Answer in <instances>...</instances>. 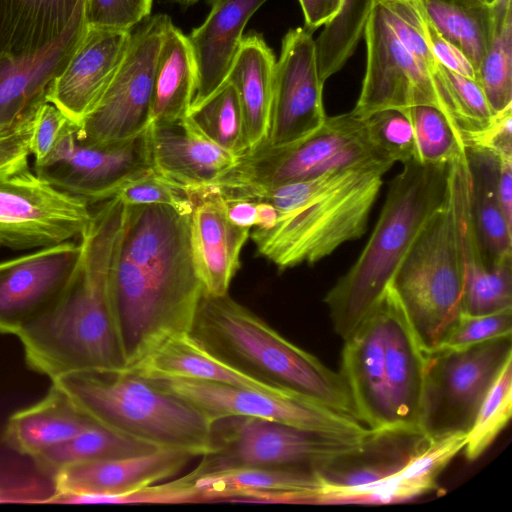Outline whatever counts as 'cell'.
Instances as JSON below:
<instances>
[{
  "label": "cell",
  "instance_id": "8fae6325",
  "mask_svg": "<svg viewBox=\"0 0 512 512\" xmlns=\"http://www.w3.org/2000/svg\"><path fill=\"white\" fill-rule=\"evenodd\" d=\"M511 336L426 353L419 421L426 438L469 432L487 392L512 358Z\"/></svg>",
  "mask_w": 512,
  "mask_h": 512
},
{
  "label": "cell",
  "instance_id": "d6986e66",
  "mask_svg": "<svg viewBox=\"0 0 512 512\" xmlns=\"http://www.w3.org/2000/svg\"><path fill=\"white\" fill-rule=\"evenodd\" d=\"M80 252L68 241L0 263V333L17 335L56 303Z\"/></svg>",
  "mask_w": 512,
  "mask_h": 512
},
{
  "label": "cell",
  "instance_id": "ee69618b",
  "mask_svg": "<svg viewBox=\"0 0 512 512\" xmlns=\"http://www.w3.org/2000/svg\"><path fill=\"white\" fill-rule=\"evenodd\" d=\"M115 196L126 206L166 205L181 212L192 211L189 192L170 182L154 169L130 179L119 188Z\"/></svg>",
  "mask_w": 512,
  "mask_h": 512
},
{
  "label": "cell",
  "instance_id": "277c9868",
  "mask_svg": "<svg viewBox=\"0 0 512 512\" xmlns=\"http://www.w3.org/2000/svg\"><path fill=\"white\" fill-rule=\"evenodd\" d=\"M343 341L339 373L357 418L374 432H420L426 353L390 288Z\"/></svg>",
  "mask_w": 512,
  "mask_h": 512
},
{
  "label": "cell",
  "instance_id": "836d02e7",
  "mask_svg": "<svg viewBox=\"0 0 512 512\" xmlns=\"http://www.w3.org/2000/svg\"><path fill=\"white\" fill-rule=\"evenodd\" d=\"M419 3L434 29L469 60L477 79L491 32V5L473 0H419Z\"/></svg>",
  "mask_w": 512,
  "mask_h": 512
},
{
  "label": "cell",
  "instance_id": "7c38bea8",
  "mask_svg": "<svg viewBox=\"0 0 512 512\" xmlns=\"http://www.w3.org/2000/svg\"><path fill=\"white\" fill-rule=\"evenodd\" d=\"M150 380L193 406L212 424L229 417H252L344 438H365L373 433L357 418L295 394L273 395L198 379Z\"/></svg>",
  "mask_w": 512,
  "mask_h": 512
},
{
  "label": "cell",
  "instance_id": "f907efd6",
  "mask_svg": "<svg viewBox=\"0 0 512 512\" xmlns=\"http://www.w3.org/2000/svg\"><path fill=\"white\" fill-rule=\"evenodd\" d=\"M426 18V17H425ZM426 30L431 50L439 63L468 78L476 79V72L465 55L444 39L426 18Z\"/></svg>",
  "mask_w": 512,
  "mask_h": 512
},
{
  "label": "cell",
  "instance_id": "ab89813d",
  "mask_svg": "<svg viewBox=\"0 0 512 512\" xmlns=\"http://www.w3.org/2000/svg\"><path fill=\"white\" fill-rule=\"evenodd\" d=\"M512 358L509 359L487 392L467 433L463 448L468 460L480 457L511 418Z\"/></svg>",
  "mask_w": 512,
  "mask_h": 512
},
{
  "label": "cell",
  "instance_id": "60d3db41",
  "mask_svg": "<svg viewBox=\"0 0 512 512\" xmlns=\"http://www.w3.org/2000/svg\"><path fill=\"white\" fill-rule=\"evenodd\" d=\"M413 131L415 155L420 163H448L464 149L446 117L436 108L419 105L403 113Z\"/></svg>",
  "mask_w": 512,
  "mask_h": 512
},
{
  "label": "cell",
  "instance_id": "7a4b0ae2",
  "mask_svg": "<svg viewBox=\"0 0 512 512\" xmlns=\"http://www.w3.org/2000/svg\"><path fill=\"white\" fill-rule=\"evenodd\" d=\"M125 211L126 205L115 196L92 212L66 290L16 335L27 365L51 380L72 372L127 366L110 293L111 268Z\"/></svg>",
  "mask_w": 512,
  "mask_h": 512
},
{
  "label": "cell",
  "instance_id": "f35d334b",
  "mask_svg": "<svg viewBox=\"0 0 512 512\" xmlns=\"http://www.w3.org/2000/svg\"><path fill=\"white\" fill-rule=\"evenodd\" d=\"M188 116L215 144L240 156L249 150L241 107L234 87L225 82Z\"/></svg>",
  "mask_w": 512,
  "mask_h": 512
},
{
  "label": "cell",
  "instance_id": "4fadbf2b",
  "mask_svg": "<svg viewBox=\"0 0 512 512\" xmlns=\"http://www.w3.org/2000/svg\"><path fill=\"white\" fill-rule=\"evenodd\" d=\"M166 14L147 17L131 31L122 62L96 107L77 127L79 138L112 143L135 137L151 124L153 78Z\"/></svg>",
  "mask_w": 512,
  "mask_h": 512
},
{
  "label": "cell",
  "instance_id": "603a6c76",
  "mask_svg": "<svg viewBox=\"0 0 512 512\" xmlns=\"http://www.w3.org/2000/svg\"><path fill=\"white\" fill-rule=\"evenodd\" d=\"M188 192L192 201L190 243L196 272L205 293L228 294L251 229L229 220L223 198L212 188Z\"/></svg>",
  "mask_w": 512,
  "mask_h": 512
},
{
  "label": "cell",
  "instance_id": "8d00e7d4",
  "mask_svg": "<svg viewBox=\"0 0 512 512\" xmlns=\"http://www.w3.org/2000/svg\"><path fill=\"white\" fill-rule=\"evenodd\" d=\"M376 0H340L337 10L315 40L323 82L337 73L354 53Z\"/></svg>",
  "mask_w": 512,
  "mask_h": 512
},
{
  "label": "cell",
  "instance_id": "1f68e13d",
  "mask_svg": "<svg viewBox=\"0 0 512 512\" xmlns=\"http://www.w3.org/2000/svg\"><path fill=\"white\" fill-rule=\"evenodd\" d=\"M196 81V65L187 35L171 20L164 31L154 70L151 123L185 117Z\"/></svg>",
  "mask_w": 512,
  "mask_h": 512
},
{
  "label": "cell",
  "instance_id": "cb8c5ba5",
  "mask_svg": "<svg viewBox=\"0 0 512 512\" xmlns=\"http://www.w3.org/2000/svg\"><path fill=\"white\" fill-rule=\"evenodd\" d=\"M149 141L153 169L187 191L215 184L238 159L211 141L188 114L151 123Z\"/></svg>",
  "mask_w": 512,
  "mask_h": 512
},
{
  "label": "cell",
  "instance_id": "bcb514c9",
  "mask_svg": "<svg viewBox=\"0 0 512 512\" xmlns=\"http://www.w3.org/2000/svg\"><path fill=\"white\" fill-rule=\"evenodd\" d=\"M153 0H87L88 28L132 31L150 16Z\"/></svg>",
  "mask_w": 512,
  "mask_h": 512
},
{
  "label": "cell",
  "instance_id": "3957f363",
  "mask_svg": "<svg viewBox=\"0 0 512 512\" xmlns=\"http://www.w3.org/2000/svg\"><path fill=\"white\" fill-rule=\"evenodd\" d=\"M392 161L373 159L329 170L309 180L274 188L214 185L224 198L264 201L278 218L250 237L257 252L280 270L313 265L367 229L382 179Z\"/></svg>",
  "mask_w": 512,
  "mask_h": 512
},
{
  "label": "cell",
  "instance_id": "681fc988",
  "mask_svg": "<svg viewBox=\"0 0 512 512\" xmlns=\"http://www.w3.org/2000/svg\"><path fill=\"white\" fill-rule=\"evenodd\" d=\"M465 147L488 151L497 158H512V106L493 115L488 126L469 138Z\"/></svg>",
  "mask_w": 512,
  "mask_h": 512
},
{
  "label": "cell",
  "instance_id": "8992f818",
  "mask_svg": "<svg viewBox=\"0 0 512 512\" xmlns=\"http://www.w3.org/2000/svg\"><path fill=\"white\" fill-rule=\"evenodd\" d=\"M190 333L211 353L255 379L357 418L340 373L287 340L229 294L204 292Z\"/></svg>",
  "mask_w": 512,
  "mask_h": 512
},
{
  "label": "cell",
  "instance_id": "4dcf8cb0",
  "mask_svg": "<svg viewBox=\"0 0 512 512\" xmlns=\"http://www.w3.org/2000/svg\"><path fill=\"white\" fill-rule=\"evenodd\" d=\"M464 150L472 223L485 260L492 265L512 254V227L505 219L497 191L499 160L485 150Z\"/></svg>",
  "mask_w": 512,
  "mask_h": 512
},
{
  "label": "cell",
  "instance_id": "d4e9b609",
  "mask_svg": "<svg viewBox=\"0 0 512 512\" xmlns=\"http://www.w3.org/2000/svg\"><path fill=\"white\" fill-rule=\"evenodd\" d=\"M266 1L209 0L211 9L206 19L187 35L197 73L189 111L205 102L226 82L244 37V28Z\"/></svg>",
  "mask_w": 512,
  "mask_h": 512
},
{
  "label": "cell",
  "instance_id": "9a60e30c",
  "mask_svg": "<svg viewBox=\"0 0 512 512\" xmlns=\"http://www.w3.org/2000/svg\"><path fill=\"white\" fill-rule=\"evenodd\" d=\"M70 121L35 173L51 185L89 204L114 197L119 188L153 169L149 127L139 135L112 143H90Z\"/></svg>",
  "mask_w": 512,
  "mask_h": 512
},
{
  "label": "cell",
  "instance_id": "e575fe53",
  "mask_svg": "<svg viewBox=\"0 0 512 512\" xmlns=\"http://www.w3.org/2000/svg\"><path fill=\"white\" fill-rule=\"evenodd\" d=\"M156 449L159 448L95 425L31 458L41 472L53 476L71 464L123 458Z\"/></svg>",
  "mask_w": 512,
  "mask_h": 512
},
{
  "label": "cell",
  "instance_id": "db71d44e",
  "mask_svg": "<svg viewBox=\"0 0 512 512\" xmlns=\"http://www.w3.org/2000/svg\"><path fill=\"white\" fill-rule=\"evenodd\" d=\"M222 198L225 202L226 214L232 223L249 229L255 226L256 203L254 201L247 199Z\"/></svg>",
  "mask_w": 512,
  "mask_h": 512
},
{
  "label": "cell",
  "instance_id": "f1b7e54d",
  "mask_svg": "<svg viewBox=\"0 0 512 512\" xmlns=\"http://www.w3.org/2000/svg\"><path fill=\"white\" fill-rule=\"evenodd\" d=\"M97 425L54 382L37 403L12 414L3 441L12 450L33 457Z\"/></svg>",
  "mask_w": 512,
  "mask_h": 512
},
{
  "label": "cell",
  "instance_id": "7bdbcfd3",
  "mask_svg": "<svg viewBox=\"0 0 512 512\" xmlns=\"http://www.w3.org/2000/svg\"><path fill=\"white\" fill-rule=\"evenodd\" d=\"M363 120L370 144L383 159L402 164L414 159L412 126L402 112L380 110Z\"/></svg>",
  "mask_w": 512,
  "mask_h": 512
},
{
  "label": "cell",
  "instance_id": "c3c4849f",
  "mask_svg": "<svg viewBox=\"0 0 512 512\" xmlns=\"http://www.w3.org/2000/svg\"><path fill=\"white\" fill-rule=\"evenodd\" d=\"M35 112L13 125L0 128V177L28 166Z\"/></svg>",
  "mask_w": 512,
  "mask_h": 512
},
{
  "label": "cell",
  "instance_id": "9f6ffc18",
  "mask_svg": "<svg viewBox=\"0 0 512 512\" xmlns=\"http://www.w3.org/2000/svg\"><path fill=\"white\" fill-rule=\"evenodd\" d=\"M174 1L180 2L185 5H190V4L197 2L198 0H174Z\"/></svg>",
  "mask_w": 512,
  "mask_h": 512
},
{
  "label": "cell",
  "instance_id": "6da1fadb",
  "mask_svg": "<svg viewBox=\"0 0 512 512\" xmlns=\"http://www.w3.org/2000/svg\"><path fill=\"white\" fill-rule=\"evenodd\" d=\"M190 214L166 205L126 206L110 293L127 366L192 329L204 288L192 257Z\"/></svg>",
  "mask_w": 512,
  "mask_h": 512
},
{
  "label": "cell",
  "instance_id": "b9f144b4",
  "mask_svg": "<svg viewBox=\"0 0 512 512\" xmlns=\"http://www.w3.org/2000/svg\"><path fill=\"white\" fill-rule=\"evenodd\" d=\"M440 81L450 98L465 147L469 138L488 126L493 113L477 80L441 66Z\"/></svg>",
  "mask_w": 512,
  "mask_h": 512
},
{
  "label": "cell",
  "instance_id": "83f0119b",
  "mask_svg": "<svg viewBox=\"0 0 512 512\" xmlns=\"http://www.w3.org/2000/svg\"><path fill=\"white\" fill-rule=\"evenodd\" d=\"M87 0H0V56L45 51L73 25L86 21Z\"/></svg>",
  "mask_w": 512,
  "mask_h": 512
},
{
  "label": "cell",
  "instance_id": "74e56055",
  "mask_svg": "<svg viewBox=\"0 0 512 512\" xmlns=\"http://www.w3.org/2000/svg\"><path fill=\"white\" fill-rule=\"evenodd\" d=\"M463 314L484 315L512 309V254L489 265L480 257L464 263Z\"/></svg>",
  "mask_w": 512,
  "mask_h": 512
},
{
  "label": "cell",
  "instance_id": "11a10c76",
  "mask_svg": "<svg viewBox=\"0 0 512 512\" xmlns=\"http://www.w3.org/2000/svg\"><path fill=\"white\" fill-rule=\"evenodd\" d=\"M256 203V223L255 228L260 230H268L272 228L278 218V212L276 208L264 201H258Z\"/></svg>",
  "mask_w": 512,
  "mask_h": 512
},
{
  "label": "cell",
  "instance_id": "52a82bcc",
  "mask_svg": "<svg viewBox=\"0 0 512 512\" xmlns=\"http://www.w3.org/2000/svg\"><path fill=\"white\" fill-rule=\"evenodd\" d=\"M94 423L156 448L203 456L212 423L150 379L122 370L78 371L51 380Z\"/></svg>",
  "mask_w": 512,
  "mask_h": 512
},
{
  "label": "cell",
  "instance_id": "d590c367",
  "mask_svg": "<svg viewBox=\"0 0 512 512\" xmlns=\"http://www.w3.org/2000/svg\"><path fill=\"white\" fill-rule=\"evenodd\" d=\"M512 0L491 4L489 42L477 71L479 82L493 115L512 106Z\"/></svg>",
  "mask_w": 512,
  "mask_h": 512
},
{
  "label": "cell",
  "instance_id": "9c48e42d",
  "mask_svg": "<svg viewBox=\"0 0 512 512\" xmlns=\"http://www.w3.org/2000/svg\"><path fill=\"white\" fill-rule=\"evenodd\" d=\"M373 159L386 160L370 144L364 120L350 111L327 116L318 129L292 143L245 152L215 184L274 188Z\"/></svg>",
  "mask_w": 512,
  "mask_h": 512
},
{
  "label": "cell",
  "instance_id": "5bb4252c",
  "mask_svg": "<svg viewBox=\"0 0 512 512\" xmlns=\"http://www.w3.org/2000/svg\"><path fill=\"white\" fill-rule=\"evenodd\" d=\"M363 36L366 69L359 98L351 112L365 119L380 110L404 113L414 106H432L446 117L463 145L448 97L399 41L377 1Z\"/></svg>",
  "mask_w": 512,
  "mask_h": 512
},
{
  "label": "cell",
  "instance_id": "ac0fdd59",
  "mask_svg": "<svg viewBox=\"0 0 512 512\" xmlns=\"http://www.w3.org/2000/svg\"><path fill=\"white\" fill-rule=\"evenodd\" d=\"M170 504L217 501L318 504L321 482L311 470L239 467L163 483Z\"/></svg>",
  "mask_w": 512,
  "mask_h": 512
},
{
  "label": "cell",
  "instance_id": "816d5d0a",
  "mask_svg": "<svg viewBox=\"0 0 512 512\" xmlns=\"http://www.w3.org/2000/svg\"><path fill=\"white\" fill-rule=\"evenodd\" d=\"M304 15V26L314 32L337 10L340 0H298Z\"/></svg>",
  "mask_w": 512,
  "mask_h": 512
},
{
  "label": "cell",
  "instance_id": "680465c9",
  "mask_svg": "<svg viewBox=\"0 0 512 512\" xmlns=\"http://www.w3.org/2000/svg\"><path fill=\"white\" fill-rule=\"evenodd\" d=\"M473 1H483V0H473ZM484 2V1H483Z\"/></svg>",
  "mask_w": 512,
  "mask_h": 512
},
{
  "label": "cell",
  "instance_id": "7402d4cb",
  "mask_svg": "<svg viewBox=\"0 0 512 512\" xmlns=\"http://www.w3.org/2000/svg\"><path fill=\"white\" fill-rule=\"evenodd\" d=\"M131 31L88 28L47 101L79 125L96 107L126 53Z\"/></svg>",
  "mask_w": 512,
  "mask_h": 512
},
{
  "label": "cell",
  "instance_id": "44dd1931",
  "mask_svg": "<svg viewBox=\"0 0 512 512\" xmlns=\"http://www.w3.org/2000/svg\"><path fill=\"white\" fill-rule=\"evenodd\" d=\"M426 440L420 432H373L358 449L316 469L318 504H353L358 495L399 472Z\"/></svg>",
  "mask_w": 512,
  "mask_h": 512
},
{
  "label": "cell",
  "instance_id": "484cf974",
  "mask_svg": "<svg viewBox=\"0 0 512 512\" xmlns=\"http://www.w3.org/2000/svg\"><path fill=\"white\" fill-rule=\"evenodd\" d=\"M87 29L86 21L78 22L45 51L30 57L0 56V128L32 115L47 101L52 83L66 67Z\"/></svg>",
  "mask_w": 512,
  "mask_h": 512
},
{
  "label": "cell",
  "instance_id": "5b68a950",
  "mask_svg": "<svg viewBox=\"0 0 512 512\" xmlns=\"http://www.w3.org/2000/svg\"><path fill=\"white\" fill-rule=\"evenodd\" d=\"M449 164L411 159L390 183L365 247L324 298L334 330L343 340L381 304L419 233L445 202Z\"/></svg>",
  "mask_w": 512,
  "mask_h": 512
},
{
  "label": "cell",
  "instance_id": "4316f807",
  "mask_svg": "<svg viewBox=\"0 0 512 512\" xmlns=\"http://www.w3.org/2000/svg\"><path fill=\"white\" fill-rule=\"evenodd\" d=\"M124 370L147 379H198L273 395L294 394L261 382L225 362L204 347L190 332L168 336Z\"/></svg>",
  "mask_w": 512,
  "mask_h": 512
},
{
  "label": "cell",
  "instance_id": "f546056e",
  "mask_svg": "<svg viewBox=\"0 0 512 512\" xmlns=\"http://www.w3.org/2000/svg\"><path fill=\"white\" fill-rule=\"evenodd\" d=\"M275 65L263 37L248 34L226 78L237 93L249 150L266 143L269 136Z\"/></svg>",
  "mask_w": 512,
  "mask_h": 512
},
{
  "label": "cell",
  "instance_id": "7dc6e473",
  "mask_svg": "<svg viewBox=\"0 0 512 512\" xmlns=\"http://www.w3.org/2000/svg\"><path fill=\"white\" fill-rule=\"evenodd\" d=\"M71 120L53 103L43 102L33 117L30 154L42 162L53 149Z\"/></svg>",
  "mask_w": 512,
  "mask_h": 512
},
{
  "label": "cell",
  "instance_id": "ba28073f",
  "mask_svg": "<svg viewBox=\"0 0 512 512\" xmlns=\"http://www.w3.org/2000/svg\"><path fill=\"white\" fill-rule=\"evenodd\" d=\"M463 277L458 197L449 164L447 198L419 233L388 287L425 353L438 349L463 315Z\"/></svg>",
  "mask_w": 512,
  "mask_h": 512
},
{
  "label": "cell",
  "instance_id": "f6af8a7d",
  "mask_svg": "<svg viewBox=\"0 0 512 512\" xmlns=\"http://www.w3.org/2000/svg\"><path fill=\"white\" fill-rule=\"evenodd\" d=\"M512 335V309L484 315L463 314L440 348H465Z\"/></svg>",
  "mask_w": 512,
  "mask_h": 512
},
{
  "label": "cell",
  "instance_id": "30bf717a",
  "mask_svg": "<svg viewBox=\"0 0 512 512\" xmlns=\"http://www.w3.org/2000/svg\"><path fill=\"white\" fill-rule=\"evenodd\" d=\"M367 437L344 438L260 418L229 417L212 424L211 450L190 472L203 474L239 467L315 472L358 449Z\"/></svg>",
  "mask_w": 512,
  "mask_h": 512
},
{
  "label": "cell",
  "instance_id": "f5cc1de1",
  "mask_svg": "<svg viewBox=\"0 0 512 512\" xmlns=\"http://www.w3.org/2000/svg\"><path fill=\"white\" fill-rule=\"evenodd\" d=\"M498 160V198L505 219L512 227V158H498Z\"/></svg>",
  "mask_w": 512,
  "mask_h": 512
},
{
  "label": "cell",
  "instance_id": "d6a6232c",
  "mask_svg": "<svg viewBox=\"0 0 512 512\" xmlns=\"http://www.w3.org/2000/svg\"><path fill=\"white\" fill-rule=\"evenodd\" d=\"M467 434L428 439L395 475L360 494L354 504L403 502L434 490L437 478L466 444Z\"/></svg>",
  "mask_w": 512,
  "mask_h": 512
},
{
  "label": "cell",
  "instance_id": "2e32d148",
  "mask_svg": "<svg viewBox=\"0 0 512 512\" xmlns=\"http://www.w3.org/2000/svg\"><path fill=\"white\" fill-rule=\"evenodd\" d=\"M89 203L40 178L29 167L0 177V245L46 248L81 237Z\"/></svg>",
  "mask_w": 512,
  "mask_h": 512
},
{
  "label": "cell",
  "instance_id": "e0dca14e",
  "mask_svg": "<svg viewBox=\"0 0 512 512\" xmlns=\"http://www.w3.org/2000/svg\"><path fill=\"white\" fill-rule=\"evenodd\" d=\"M313 32L305 26L290 29L284 36L276 61L271 120L266 145L280 146L297 141L325 121L323 86Z\"/></svg>",
  "mask_w": 512,
  "mask_h": 512
},
{
  "label": "cell",
  "instance_id": "ffe728a7",
  "mask_svg": "<svg viewBox=\"0 0 512 512\" xmlns=\"http://www.w3.org/2000/svg\"><path fill=\"white\" fill-rule=\"evenodd\" d=\"M193 458L185 451L159 448L134 456L71 464L52 476L55 493L82 495L83 504H119L121 496L175 476Z\"/></svg>",
  "mask_w": 512,
  "mask_h": 512
},
{
  "label": "cell",
  "instance_id": "6f0895ef",
  "mask_svg": "<svg viewBox=\"0 0 512 512\" xmlns=\"http://www.w3.org/2000/svg\"><path fill=\"white\" fill-rule=\"evenodd\" d=\"M486 4L491 5L495 0H483Z\"/></svg>",
  "mask_w": 512,
  "mask_h": 512
}]
</instances>
